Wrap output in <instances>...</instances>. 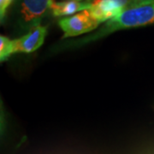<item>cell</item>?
Segmentation results:
<instances>
[{
    "instance_id": "5",
    "label": "cell",
    "mask_w": 154,
    "mask_h": 154,
    "mask_svg": "<svg viewBox=\"0 0 154 154\" xmlns=\"http://www.w3.org/2000/svg\"><path fill=\"white\" fill-rule=\"evenodd\" d=\"M46 33L47 28L40 24L31 28L28 33L17 39H13L14 52H33L43 45Z\"/></svg>"
},
{
    "instance_id": "7",
    "label": "cell",
    "mask_w": 154,
    "mask_h": 154,
    "mask_svg": "<svg viewBox=\"0 0 154 154\" xmlns=\"http://www.w3.org/2000/svg\"><path fill=\"white\" fill-rule=\"evenodd\" d=\"M15 54L13 39L6 36H0V60L1 62L7 60L11 56Z\"/></svg>"
},
{
    "instance_id": "6",
    "label": "cell",
    "mask_w": 154,
    "mask_h": 154,
    "mask_svg": "<svg viewBox=\"0 0 154 154\" xmlns=\"http://www.w3.org/2000/svg\"><path fill=\"white\" fill-rule=\"evenodd\" d=\"M91 5L92 0H86L84 2L76 0L57 2L56 0H51L49 9L54 17H64L88 10L91 7Z\"/></svg>"
},
{
    "instance_id": "4",
    "label": "cell",
    "mask_w": 154,
    "mask_h": 154,
    "mask_svg": "<svg viewBox=\"0 0 154 154\" xmlns=\"http://www.w3.org/2000/svg\"><path fill=\"white\" fill-rule=\"evenodd\" d=\"M51 0H22L20 10V24L30 29L40 24L45 13L49 9Z\"/></svg>"
},
{
    "instance_id": "9",
    "label": "cell",
    "mask_w": 154,
    "mask_h": 154,
    "mask_svg": "<svg viewBox=\"0 0 154 154\" xmlns=\"http://www.w3.org/2000/svg\"><path fill=\"white\" fill-rule=\"evenodd\" d=\"M150 5H154V0H131L129 8H134V7H139V6Z\"/></svg>"
},
{
    "instance_id": "1",
    "label": "cell",
    "mask_w": 154,
    "mask_h": 154,
    "mask_svg": "<svg viewBox=\"0 0 154 154\" xmlns=\"http://www.w3.org/2000/svg\"><path fill=\"white\" fill-rule=\"evenodd\" d=\"M153 23L154 5L129 8L120 15L107 21L97 32L79 39L60 43L54 49L57 51L61 50L75 49L80 46L104 38L118 30L143 27Z\"/></svg>"
},
{
    "instance_id": "10",
    "label": "cell",
    "mask_w": 154,
    "mask_h": 154,
    "mask_svg": "<svg viewBox=\"0 0 154 154\" xmlns=\"http://www.w3.org/2000/svg\"><path fill=\"white\" fill-rule=\"evenodd\" d=\"M76 1H80V2H81V1H82V0H76Z\"/></svg>"
},
{
    "instance_id": "8",
    "label": "cell",
    "mask_w": 154,
    "mask_h": 154,
    "mask_svg": "<svg viewBox=\"0 0 154 154\" xmlns=\"http://www.w3.org/2000/svg\"><path fill=\"white\" fill-rule=\"evenodd\" d=\"M14 0H0V19L3 23L6 16V11Z\"/></svg>"
},
{
    "instance_id": "3",
    "label": "cell",
    "mask_w": 154,
    "mask_h": 154,
    "mask_svg": "<svg viewBox=\"0 0 154 154\" xmlns=\"http://www.w3.org/2000/svg\"><path fill=\"white\" fill-rule=\"evenodd\" d=\"M131 0H92L88 9L99 23L109 21L129 9Z\"/></svg>"
},
{
    "instance_id": "2",
    "label": "cell",
    "mask_w": 154,
    "mask_h": 154,
    "mask_svg": "<svg viewBox=\"0 0 154 154\" xmlns=\"http://www.w3.org/2000/svg\"><path fill=\"white\" fill-rule=\"evenodd\" d=\"M100 24L91 15L88 10L81 11L71 17H64L58 21V25L63 32L62 38L75 37L95 30Z\"/></svg>"
}]
</instances>
